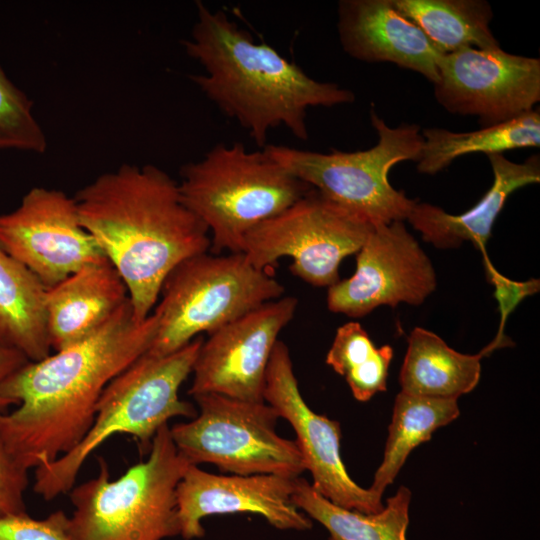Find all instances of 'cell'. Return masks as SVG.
<instances>
[{
  "instance_id": "cell-1",
  "label": "cell",
  "mask_w": 540,
  "mask_h": 540,
  "mask_svg": "<svg viewBox=\"0 0 540 540\" xmlns=\"http://www.w3.org/2000/svg\"><path fill=\"white\" fill-rule=\"evenodd\" d=\"M156 331V314L136 320L128 298L89 337L9 376L0 396L17 408L0 413V438L10 454L29 470L71 451L91 428L105 387L148 351Z\"/></svg>"
},
{
  "instance_id": "cell-2",
  "label": "cell",
  "mask_w": 540,
  "mask_h": 540,
  "mask_svg": "<svg viewBox=\"0 0 540 540\" xmlns=\"http://www.w3.org/2000/svg\"><path fill=\"white\" fill-rule=\"evenodd\" d=\"M74 199L81 224L124 281L138 321L151 314L168 274L211 247L208 229L182 202L178 182L154 165L123 164Z\"/></svg>"
},
{
  "instance_id": "cell-3",
  "label": "cell",
  "mask_w": 540,
  "mask_h": 540,
  "mask_svg": "<svg viewBox=\"0 0 540 540\" xmlns=\"http://www.w3.org/2000/svg\"><path fill=\"white\" fill-rule=\"evenodd\" d=\"M196 9L191 37L182 45L205 74L190 75V79L223 114L246 129L259 147L266 146L268 132L279 126L305 141L308 108L355 100L351 90L317 81L272 46L255 42L224 11H212L201 1Z\"/></svg>"
},
{
  "instance_id": "cell-4",
  "label": "cell",
  "mask_w": 540,
  "mask_h": 540,
  "mask_svg": "<svg viewBox=\"0 0 540 540\" xmlns=\"http://www.w3.org/2000/svg\"><path fill=\"white\" fill-rule=\"evenodd\" d=\"M202 343L203 337L198 336L165 356L145 353L111 380L84 438L55 461L35 468L34 492L46 501L69 492L89 455L115 434L133 436L145 452L169 419L196 417L194 406L181 400L178 392L193 371Z\"/></svg>"
},
{
  "instance_id": "cell-5",
  "label": "cell",
  "mask_w": 540,
  "mask_h": 540,
  "mask_svg": "<svg viewBox=\"0 0 540 540\" xmlns=\"http://www.w3.org/2000/svg\"><path fill=\"white\" fill-rule=\"evenodd\" d=\"M179 193L184 205L206 226L211 247L242 252L244 236L312 188L269 156L242 143H218L206 155L181 167Z\"/></svg>"
},
{
  "instance_id": "cell-6",
  "label": "cell",
  "mask_w": 540,
  "mask_h": 540,
  "mask_svg": "<svg viewBox=\"0 0 540 540\" xmlns=\"http://www.w3.org/2000/svg\"><path fill=\"white\" fill-rule=\"evenodd\" d=\"M70 492L71 540H163L180 535L176 487L190 463L178 452L167 424L153 437L149 456L110 480L107 462Z\"/></svg>"
},
{
  "instance_id": "cell-7",
  "label": "cell",
  "mask_w": 540,
  "mask_h": 540,
  "mask_svg": "<svg viewBox=\"0 0 540 540\" xmlns=\"http://www.w3.org/2000/svg\"><path fill=\"white\" fill-rule=\"evenodd\" d=\"M283 285L243 253L207 252L178 264L163 282L154 310L157 331L146 354L165 356L209 335L262 304L276 300Z\"/></svg>"
},
{
  "instance_id": "cell-8",
  "label": "cell",
  "mask_w": 540,
  "mask_h": 540,
  "mask_svg": "<svg viewBox=\"0 0 540 540\" xmlns=\"http://www.w3.org/2000/svg\"><path fill=\"white\" fill-rule=\"evenodd\" d=\"M370 118L378 141L366 150L320 153L272 144L262 149L324 198L373 225L404 221L417 200L395 189L388 174L400 162L418 161L420 127L403 123L392 128L373 109Z\"/></svg>"
},
{
  "instance_id": "cell-9",
  "label": "cell",
  "mask_w": 540,
  "mask_h": 540,
  "mask_svg": "<svg viewBox=\"0 0 540 540\" xmlns=\"http://www.w3.org/2000/svg\"><path fill=\"white\" fill-rule=\"evenodd\" d=\"M194 399L199 414L170 428L178 452L190 464H213L233 475L292 479L306 470L296 441L277 434L279 415L269 404L215 393Z\"/></svg>"
},
{
  "instance_id": "cell-10",
  "label": "cell",
  "mask_w": 540,
  "mask_h": 540,
  "mask_svg": "<svg viewBox=\"0 0 540 540\" xmlns=\"http://www.w3.org/2000/svg\"><path fill=\"white\" fill-rule=\"evenodd\" d=\"M374 225L324 198L315 189L245 236L242 252L260 270L292 258L293 275L316 287L337 283L339 266L356 254Z\"/></svg>"
},
{
  "instance_id": "cell-11",
  "label": "cell",
  "mask_w": 540,
  "mask_h": 540,
  "mask_svg": "<svg viewBox=\"0 0 540 540\" xmlns=\"http://www.w3.org/2000/svg\"><path fill=\"white\" fill-rule=\"evenodd\" d=\"M448 112L475 116L481 127L519 117L540 101V60L499 48H462L443 54L433 84Z\"/></svg>"
},
{
  "instance_id": "cell-12",
  "label": "cell",
  "mask_w": 540,
  "mask_h": 540,
  "mask_svg": "<svg viewBox=\"0 0 540 540\" xmlns=\"http://www.w3.org/2000/svg\"><path fill=\"white\" fill-rule=\"evenodd\" d=\"M0 246L52 287L86 265L106 259L83 227L74 197L34 187L0 214Z\"/></svg>"
},
{
  "instance_id": "cell-13",
  "label": "cell",
  "mask_w": 540,
  "mask_h": 540,
  "mask_svg": "<svg viewBox=\"0 0 540 540\" xmlns=\"http://www.w3.org/2000/svg\"><path fill=\"white\" fill-rule=\"evenodd\" d=\"M356 254L354 274L328 287L334 313L360 318L382 305H419L436 289L431 260L403 221L374 225Z\"/></svg>"
},
{
  "instance_id": "cell-14",
  "label": "cell",
  "mask_w": 540,
  "mask_h": 540,
  "mask_svg": "<svg viewBox=\"0 0 540 540\" xmlns=\"http://www.w3.org/2000/svg\"><path fill=\"white\" fill-rule=\"evenodd\" d=\"M264 401L296 433V444L312 487L333 504L364 514L380 512L382 495L363 488L349 476L340 453L339 422L315 413L303 399L287 346L279 341L271 354L264 387Z\"/></svg>"
},
{
  "instance_id": "cell-15",
  "label": "cell",
  "mask_w": 540,
  "mask_h": 540,
  "mask_svg": "<svg viewBox=\"0 0 540 540\" xmlns=\"http://www.w3.org/2000/svg\"><path fill=\"white\" fill-rule=\"evenodd\" d=\"M297 304L295 297H280L210 334L197 355L188 394L215 393L265 402L268 363L278 335L293 319Z\"/></svg>"
},
{
  "instance_id": "cell-16",
  "label": "cell",
  "mask_w": 540,
  "mask_h": 540,
  "mask_svg": "<svg viewBox=\"0 0 540 540\" xmlns=\"http://www.w3.org/2000/svg\"><path fill=\"white\" fill-rule=\"evenodd\" d=\"M294 480L278 475H218L190 464L176 487L180 535L200 538L209 515L253 513L281 530H307L309 517L294 504Z\"/></svg>"
},
{
  "instance_id": "cell-17",
  "label": "cell",
  "mask_w": 540,
  "mask_h": 540,
  "mask_svg": "<svg viewBox=\"0 0 540 540\" xmlns=\"http://www.w3.org/2000/svg\"><path fill=\"white\" fill-rule=\"evenodd\" d=\"M337 12L340 44L350 57L393 63L419 73L432 84L437 81L444 53L392 0H341Z\"/></svg>"
},
{
  "instance_id": "cell-18",
  "label": "cell",
  "mask_w": 540,
  "mask_h": 540,
  "mask_svg": "<svg viewBox=\"0 0 540 540\" xmlns=\"http://www.w3.org/2000/svg\"><path fill=\"white\" fill-rule=\"evenodd\" d=\"M487 157L493 172L492 185L467 211L453 215L433 204L416 202L406 220L426 242L449 249L469 241L482 256L487 255L486 246L493 225L508 197L516 190L540 181L539 155H532L522 163L513 162L503 154Z\"/></svg>"
},
{
  "instance_id": "cell-19",
  "label": "cell",
  "mask_w": 540,
  "mask_h": 540,
  "mask_svg": "<svg viewBox=\"0 0 540 540\" xmlns=\"http://www.w3.org/2000/svg\"><path fill=\"white\" fill-rule=\"evenodd\" d=\"M115 267L103 259L46 288L45 315L51 349L59 351L89 337L128 300Z\"/></svg>"
},
{
  "instance_id": "cell-20",
  "label": "cell",
  "mask_w": 540,
  "mask_h": 540,
  "mask_svg": "<svg viewBox=\"0 0 540 540\" xmlns=\"http://www.w3.org/2000/svg\"><path fill=\"white\" fill-rule=\"evenodd\" d=\"M494 350L488 344L479 353H460L434 332L415 327L399 374L401 391L407 394L458 399L471 392L481 376V359Z\"/></svg>"
},
{
  "instance_id": "cell-21",
  "label": "cell",
  "mask_w": 540,
  "mask_h": 540,
  "mask_svg": "<svg viewBox=\"0 0 540 540\" xmlns=\"http://www.w3.org/2000/svg\"><path fill=\"white\" fill-rule=\"evenodd\" d=\"M45 286L0 246V344L29 361L50 355Z\"/></svg>"
},
{
  "instance_id": "cell-22",
  "label": "cell",
  "mask_w": 540,
  "mask_h": 540,
  "mask_svg": "<svg viewBox=\"0 0 540 540\" xmlns=\"http://www.w3.org/2000/svg\"><path fill=\"white\" fill-rule=\"evenodd\" d=\"M423 144L417 171L434 175L457 158L471 154H503L506 151L540 146V110L535 109L509 121L481 127L470 132L444 128H426L421 132Z\"/></svg>"
},
{
  "instance_id": "cell-23",
  "label": "cell",
  "mask_w": 540,
  "mask_h": 540,
  "mask_svg": "<svg viewBox=\"0 0 540 540\" xmlns=\"http://www.w3.org/2000/svg\"><path fill=\"white\" fill-rule=\"evenodd\" d=\"M294 504L321 523L329 540H407L411 492L401 486L383 509L364 514L337 506L319 494L304 478L294 480Z\"/></svg>"
},
{
  "instance_id": "cell-24",
  "label": "cell",
  "mask_w": 540,
  "mask_h": 540,
  "mask_svg": "<svg viewBox=\"0 0 540 540\" xmlns=\"http://www.w3.org/2000/svg\"><path fill=\"white\" fill-rule=\"evenodd\" d=\"M444 53L462 48L495 49L490 29L493 11L484 0H392Z\"/></svg>"
},
{
  "instance_id": "cell-25",
  "label": "cell",
  "mask_w": 540,
  "mask_h": 540,
  "mask_svg": "<svg viewBox=\"0 0 540 540\" xmlns=\"http://www.w3.org/2000/svg\"><path fill=\"white\" fill-rule=\"evenodd\" d=\"M460 414L456 399L415 396L400 391L394 401L384 456L370 488L383 495L413 449Z\"/></svg>"
},
{
  "instance_id": "cell-26",
  "label": "cell",
  "mask_w": 540,
  "mask_h": 540,
  "mask_svg": "<svg viewBox=\"0 0 540 540\" xmlns=\"http://www.w3.org/2000/svg\"><path fill=\"white\" fill-rule=\"evenodd\" d=\"M393 355L390 345L376 347L361 324L350 321L337 329L326 363L345 378L356 400L366 402L386 391Z\"/></svg>"
},
{
  "instance_id": "cell-27",
  "label": "cell",
  "mask_w": 540,
  "mask_h": 540,
  "mask_svg": "<svg viewBox=\"0 0 540 540\" xmlns=\"http://www.w3.org/2000/svg\"><path fill=\"white\" fill-rule=\"evenodd\" d=\"M46 148L47 139L32 112V101L0 65V149L43 153Z\"/></svg>"
},
{
  "instance_id": "cell-28",
  "label": "cell",
  "mask_w": 540,
  "mask_h": 540,
  "mask_svg": "<svg viewBox=\"0 0 540 540\" xmlns=\"http://www.w3.org/2000/svg\"><path fill=\"white\" fill-rule=\"evenodd\" d=\"M483 263L487 280L494 287V297L497 301L500 314L496 336L490 343L495 349L511 346L512 341L505 335L507 319L526 297L539 292L540 281L536 278L526 281H515L503 276L495 269L488 254L483 256Z\"/></svg>"
},
{
  "instance_id": "cell-29",
  "label": "cell",
  "mask_w": 540,
  "mask_h": 540,
  "mask_svg": "<svg viewBox=\"0 0 540 540\" xmlns=\"http://www.w3.org/2000/svg\"><path fill=\"white\" fill-rule=\"evenodd\" d=\"M69 517L57 510L35 519L26 512L0 515V540H71Z\"/></svg>"
},
{
  "instance_id": "cell-30",
  "label": "cell",
  "mask_w": 540,
  "mask_h": 540,
  "mask_svg": "<svg viewBox=\"0 0 540 540\" xmlns=\"http://www.w3.org/2000/svg\"><path fill=\"white\" fill-rule=\"evenodd\" d=\"M28 482V469L10 454L0 438V515L26 512Z\"/></svg>"
},
{
  "instance_id": "cell-31",
  "label": "cell",
  "mask_w": 540,
  "mask_h": 540,
  "mask_svg": "<svg viewBox=\"0 0 540 540\" xmlns=\"http://www.w3.org/2000/svg\"><path fill=\"white\" fill-rule=\"evenodd\" d=\"M28 358L21 352L0 344V386L18 369L28 363ZM12 404L0 396V413H5Z\"/></svg>"
}]
</instances>
